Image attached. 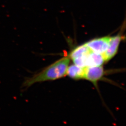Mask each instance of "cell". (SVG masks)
Instances as JSON below:
<instances>
[{
    "label": "cell",
    "instance_id": "277c9868",
    "mask_svg": "<svg viewBox=\"0 0 126 126\" xmlns=\"http://www.w3.org/2000/svg\"><path fill=\"white\" fill-rule=\"evenodd\" d=\"M122 39V36L120 35L111 37L108 49L102 54L105 62L111 60L116 54Z\"/></svg>",
    "mask_w": 126,
    "mask_h": 126
},
{
    "label": "cell",
    "instance_id": "5b68a950",
    "mask_svg": "<svg viewBox=\"0 0 126 126\" xmlns=\"http://www.w3.org/2000/svg\"><path fill=\"white\" fill-rule=\"evenodd\" d=\"M105 62L102 55L92 51L86 55L85 58V66H101Z\"/></svg>",
    "mask_w": 126,
    "mask_h": 126
},
{
    "label": "cell",
    "instance_id": "3957f363",
    "mask_svg": "<svg viewBox=\"0 0 126 126\" xmlns=\"http://www.w3.org/2000/svg\"><path fill=\"white\" fill-rule=\"evenodd\" d=\"M111 36H105L93 39L86 44L92 51L102 54L108 48Z\"/></svg>",
    "mask_w": 126,
    "mask_h": 126
},
{
    "label": "cell",
    "instance_id": "7a4b0ae2",
    "mask_svg": "<svg viewBox=\"0 0 126 126\" xmlns=\"http://www.w3.org/2000/svg\"><path fill=\"white\" fill-rule=\"evenodd\" d=\"M104 74L105 72L102 65L86 66L84 67L83 79L90 81L97 87L98 82L103 78Z\"/></svg>",
    "mask_w": 126,
    "mask_h": 126
},
{
    "label": "cell",
    "instance_id": "6da1fadb",
    "mask_svg": "<svg viewBox=\"0 0 126 126\" xmlns=\"http://www.w3.org/2000/svg\"><path fill=\"white\" fill-rule=\"evenodd\" d=\"M70 61L69 57L59 59L40 72L26 78L23 83L22 88L25 89L35 83L55 80L66 76Z\"/></svg>",
    "mask_w": 126,
    "mask_h": 126
},
{
    "label": "cell",
    "instance_id": "8992f818",
    "mask_svg": "<svg viewBox=\"0 0 126 126\" xmlns=\"http://www.w3.org/2000/svg\"><path fill=\"white\" fill-rule=\"evenodd\" d=\"M84 67H81L74 64L69 65L68 67L66 76L74 80L83 79Z\"/></svg>",
    "mask_w": 126,
    "mask_h": 126
},
{
    "label": "cell",
    "instance_id": "52a82bcc",
    "mask_svg": "<svg viewBox=\"0 0 126 126\" xmlns=\"http://www.w3.org/2000/svg\"><path fill=\"white\" fill-rule=\"evenodd\" d=\"M91 51L89 48L86 44L77 47L72 50L69 55V58L72 60L85 56Z\"/></svg>",
    "mask_w": 126,
    "mask_h": 126
}]
</instances>
